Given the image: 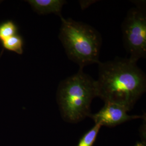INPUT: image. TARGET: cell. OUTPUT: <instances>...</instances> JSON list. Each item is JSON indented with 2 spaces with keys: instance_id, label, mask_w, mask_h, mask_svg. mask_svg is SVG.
<instances>
[{
  "instance_id": "6da1fadb",
  "label": "cell",
  "mask_w": 146,
  "mask_h": 146,
  "mask_svg": "<svg viewBox=\"0 0 146 146\" xmlns=\"http://www.w3.org/2000/svg\"><path fill=\"white\" fill-rule=\"evenodd\" d=\"M97 98L125 107L129 111L146 92L145 73L129 58L99 63Z\"/></svg>"
},
{
  "instance_id": "7a4b0ae2",
  "label": "cell",
  "mask_w": 146,
  "mask_h": 146,
  "mask_svg": "<svg viewBox=\"0 0 146 146\" xmlns=\"http://www.w3.org/2000/svg\"><path fill=\"white\" fill-rule=\"evenodd\" d=\"M97 97L96 80L83 69L61 81L57 91V103L64 121L76 123L90 115L93 100Z\"/></svg>"
},
{
  "instance_id": "3957f363",
  "label": "cell",
  "mask_w": 146,
  "mask_h": 146,
  "mask_svg": "<svg viewBox=\"0 0 146 146\" xmlns=\"http://www.w3.org/2000/svg\"><path fill=\"white\" fill-rule=\"evenodd\" d=\"M58 37L69 60L80 68L100 62L102 37L94 27L72 19L61 17Z\"/></svg>"
},
{
  "instance_id": "277c9868",
  "label": "cell",
  "mask_w": 146,
  "mask_h": 146,
  "mask_svg": "<svg viewBox=\"0 0 146 146\" xmlns=\"http://www.w3.org/2000/svg\"><path fill=\"white\" fill-rule=\"evenodd\" d=\"M122 23L123 45L129 58L137 62L146 56V1H136Z\"/></svg>"
},
{
  "instance_id": "5b68a950",
  "label": "cell",
  "mask_w": 146,
  "mask_h": 146,
  "mask_svg": "<svg viewBox=\"0 0 146 146\" xmlns=\"http://www.w3.org/2000/svg\"><path fill=\"white\" fill-rule=\"evenodd\" d=\"M128 110L122 106L111 102H104V107L95 114H90L95 124L102 126L115 127L131 120L143 119L145 115H130Z\"/></svg>"
},
{
  "instance_id": "8992f818",
  "label": "cell",
  "mask_w": 146,
  "mask_h": 146,
  "mask_svg": "<svg viewBox=\"0 0 146 146\" xmlns=\"http://www.w3.org/2000/svg\"><path fill=\"white\" fill-rule=\"evenodd\" d=\"M39 14L54 13L61 17L63 5L67 2L65 0H31L28 1Z\"/></svg>"
},
{
  "instance_id": "52a82bcc",
  "label": "cell",
  "mask_w": 146,
  "mask_h": 146,
  "mask_svg": "<svg viewBox=\"0 0 146 146\" xmlns=\"http://www.w3.org/2000/svg\"><path fill=\"white\" fill-rule=\"evenodd\" d=\"M101 128V125L99 124H95L93 127L82 136L76 146H93Z\"/></svg>"
},
{
  "instance_id": "ba28073f",
  "label": "cell",
  "mask_w": 146,
  "mask_h": 146,
  "mask_svg": "<svg viewBox=\"0 0 146 146\" xmlns=\"http://www.w3.org/2000/svg\"><path fill=\"white\" fill-rule=\"evenodd\" d=\"M3 42L6 49L19 54L22 52V42L20 37L13 36Z\"/></svg>"
},
{
  "instance_id": "9c48e42d",
  "label": "cell",
  "mask_w": 146,
  "mask_h": 146,
  "mask_svg": "<svg viewBox=\"0 0 146 146\" xmlns=\"http://www.w3.org/2000/svg\"><path fill=\"white\" fill-rule=\"evenodd\" d=\"M15 32V27L11 22L5 23L0 27V39L4 41L14 36Z\"/></svg>"
},
{
  "instance_id": "30bf717a",
  "label": "cell",
  "mask_w": 146,
  "mask_h": 146,
  "mask_svg": "<svg viewBox=\"0 0 146 146\" xmlns=\"http://www.w3.org/2000/svg\"><path fill=\"white\" fill-rule=\"evenodd\" d=\"M134 146H146V143L142 142H137Z\"/></svg>"
}]
</instances>
